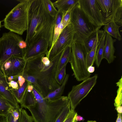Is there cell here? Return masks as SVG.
Returning <instances> with one entry per match:
<instances>
[{"instance_id":"obj_11","label":"cell","mask_w":122,"mask_h":122,"mask_svg":"<svg viewBox=\"0 0 122 122\" xmlns=\"http://www.w3.org/2000/svg\"><path fill=\"white\" fill-rule=\"evenodd\" d=\"M73 39V32L70 23L62 30L55 44L46 54L51 61L61 51L71 46Z\"/></svg>"},{"instance_id":"obj_27","label":"cell","mask_w":122,"mask_h":122,"mask_svg":"<svg viewBox=\"0 0 122 122\" xmlns=\"http://www.w3.org/2000/svg\"><path fill=\"white\" fill-rule=\"evenodd\" d=\"M45 8L47 12L52 17H55L58 10L54 7L53 2L50 0H43Z\"/></svg>"},{"instance_id":"obj_22","label":"cell","mask_w":122,"mask_h":122,"mask_svg":"<svg viewBox=\"0 0 122 122\" xmlns=\"http://www.w3.org/2000/svg\"><path fill=\"white\" fill-rule=\"evenodd\" d=\"M29 82L25 81L21 87H19L18 89L11 88L10 89L17 102L20 104L22 102L25 94L27 90Z\"/></svg>"},{"instance_id":"obj_34","label":"cell","mask_w":122,"mask_h":122,"mask_svg":"<svg viewBox=\"0 0 122 122\" xmlns=\"http://www.w3.org/2000/svg\"><path fill=\"white\" fill-rule=\"evenodd\" d=\"M63 14L62 12L58 11V13L55 17V26H57L61 24Z\"/></svg>"},{"instance_id":"obj_46","label":"cell","mask_w":122,"mask_h":122,"mask_svg":"<svg viewBox=\"0 0 122 122\" xmlns=\"http://www.w3.org/2000/svg\"><path fill=\"white\" fill-rule=\"evenodd\" d=\"M0 122H6V117L4 116L0 115Z\"/></svg>"},{"instance_id":"obj_31","label":"cell","mask_w":122,"mask_h":122,"mask_svg":"<svg viewBox=\"0 0 122 122\" xmlns=\"http://www.w3.org/2000/svg\"><path fill=\"white\" fill-rule=\"evenodd\" d=\"M66 65L64 66L55 77V79L57 83L60 85H61L66 75Z\"/></svg>"},{"instance_id":"obj_37","label":"cell","mask_w":122,"mask_h":122,"mask_svg":"<svg viewBox=\"0 0 122 122\" xmlns=\"http://www.w3.org/2000/svg\"><path fill=\"white\" fill-rule=\"evenodd\" d=\"M25 80L22 75L19 76L18 78L17 82L19 87L21 86L25 82Z\"/></svg>"},{"instance_id":"obj_29","label":"cell","mask_w":122,"mask_h":122,"mask_svg":"<svg viewBox=\"0 0 122 122\" xmlns=\"http://www.w3.org/2000/svg\"><path fill=\"white\" fill-rule=\"evenodd\" d=\"M19 122H33L32 116L29 115L24 109H20Z\"/></svg>"},{"instance_id":"obj_43","label":"cell","mask_w":122,"mask_h":122,"mask_svg":"<svg viewBox=\"0 0 122 122\" xmlns=\"http://www.w3.org/2000/svg\"><path fill=\"white\" fill-rule=\"evenodd\" d=\"M75 119L77 122L78 121H83L84 120V119L80 115H78V114L76 116Z\"/></svg>"},{"instance_id":"obj_39","label":"cell","mask_w":122,"mask_h":122,"mask_svg":"<svg viewBox=\"0 0 122 122\" xmlns=\"http://www.w3.org/2000/svg\"><path fill=\"white\" fill-rule=\"evenodd\" d=\"M18 46L21 49H25L27 47V44L25 41L22 40L19 42Z\"/></svg>"},{"instance_id":"obj_4","label":"cell","mask_w":122,"mask_h":122,"mask_svg":"<svg viewBox=\"0 0 122 122\" xmlns=\"http://www.w3.org/2000/svg\"><path fill=\"white\" fill-rule=\"evenodd\" d=\"M18 1L20 3L5 16L3 25L10 31L22 35L27 30L28 10L31 0Z\"/></svg>"},{"instance_id":"obj_16","label":"cell","mask_w":122,"mask_h":122,"mask_svg":"<svg viewBox=\"0 0 122 122\" xmlns=\"http://www.w3.org/2000/svg\"><path fill=\"white\" fill-rule=\"evenodd\" d=\"M79 0H58L53 2L58 11L64 14L73 8L78 3Z\"/></svg>"},{"instance_id":"obj_36","label":"cell","mask_w":122,"mask_h":122,"mask_svg":"<svg viewBox=\"0 0 122 122\" xmlns=\"http://www.w3.org/2000/svg\"><path fill=\"white\" fill-rule=\"evenodd\" d=\"M8 84L10 89L12 88L13 89H17L19 88V85L17 81H12L8 82Z\"/></svg>"},{"instance_id":"obj_15","label":"cell","mask_w":122,"mask_h":122,"mask_svg":"<svg viewBox=\"0 0 122 122\" xmlns=\"http://www.w3.org/2000/svg\"><path fill=\"white\" fill-rule=\"evenodd\" d=\"M116 41L109 34L106 33L103 55V59H105L109 63L113 62L116 58L114 55L115 49L114 43Z\"/></svg>"},{"instance_id":"obj_19","label":"cell","mask_w":122,"mask_h":122,"mask_svg":"<svg viewBox=\"0 0 122 122\" xmlns=\"http://www.w3.org/2000/svg\"><path fill=\"white\" fill-rule=\"evenodd\" d=\"M69 75L66 74L62 84L56 89L49 94L44 98L46 99L54 100L57 99L62 96L65 86L68 81Z\"/></svg>"},{"instance_id":"obj_3","label":"cell","mask_w":122,"mask_h":122,"mask_svg":"<svg viewBox=\"0 0 122 122\" xmlns=\"http://www.w3.org/2000/svg\"><path fill=\"white\" fill-rule=\"evenodd\" d=\"M36 103L27 108L34 122H54L63 108L70 102L67 96H62L54 100L45 99L34 86L32 91Z\"/></svg>"},{"instance_id":"obj_7","label":"cell","mask_w":122,"mask_h":122,"mask_svg":"<svg viewBox=\"0 0 122 122\" xmlns=\"http://www.w3.org/2000/svg\"><path fill=\"white\" fill-rule=\"evenodd\" d=\"M18 34L10 32L3 34L0 38V66L12 55L24 58V49L20 48L19 42L22 40Z\"/></svg>"},{"instance_id":"obj_45","label":"cell","mask_w":122,"mask_h":122,"mask_svg":"<svg viewBox=\"0 0 122 122\" xmlns=\"http://www.w3.org/2000/svg\"><path fill=\"white\" fill-rule=\"evenodd\" d=\"M122 114L118 113L116 122H122Z\"/></svg>"},{"instance_id":"obj_35","label":"cell","mask_w":122,"mask_h":122,"mask_svg":"<svg viewBox=\"0 0 122 122\" xmlns=\"http://www.w3.org/2000/svg\"><path fill=\"white\" fill-rule=\"evenodd\" d=\"M20 110H18L15 108L12 110L10 113L11 114L15 121L18 120L19 119L20 116Z\"/></svg>"},{"instance_id":"obj_13","label":"cell","mask_w":122,"mask_h":122,"mask_svg":"<svg viewBox=\"0 0 122 122\" xmlns=\"http://www.w3.org/2000/svg\"><path fill=\"white\" fill-rule=\"evenodd\" d=\"M49 45L46 40L42 38L29 47L24 49V58L27 61L43 54H46L48 51Z\"/></svg>"},{"instance_id":"obj_44","label":"cell","mask_w":122,"mask_h":122,"mask_svg":"<svg viewBox=\"0 0 122 122\" xmlns=\"http://www.w3.org/2000/svg\"><path fill=\"white\" fill-rule=\"evenodd\" d=\"M115 108L118 113L122 114V106H119Z\"/></svg>"},{"instance_id":"obj_5","label":"cell","mask_w":122,"mask_h":122,"mask_svg":"<svg viewBox=\"0 0 122 122\" xmlns=\"http://www.w3.org/2000/svg\"><path fill=\"white\" fill-rule=\"evenodd\" d=\"M71 53L69 62L75 77L78 81L89 77L91 73L87 71V53L83 44L73 41L71 46Z\"/></svg>"},{"instance_id":"obj_14","label":"cell","mask_w":122,"mask_h":122,"mask_svg":"<svg viewBox=\"0 0 122 122\" xmlns=\"http://www.w3.org/2000/svg\"><path fill=\"white\" fill-rule=\"evenodd\" d=\"M6 76L0 67V98L7 100L15 109L19 110L20 107L10 90Z\"/></svg>"},{"instance_id":"obj_33","label":"cell","mask_w":122,"mask_h":122,"mask_svg":"<svg viewBox=\"0 0 122 122\" xmlns=\"http://www.w3.org/2000/svg\"><path fill=\"white\" fill-rule=\"evenodd\" d=\"M77 115V113L75 110H71L63 122H77L75 119V117Z\"/></svg>"},{"instance_id":"obj_40","label":"cell","mask_w":122,"mask_h":122,"mask_svg":"<svg viewBox=\"0 0 122 122\" xmlns=\"http://www.w3.org/2000/svg\"><path fill=\"white\" fill-rule=\"evenodd\" d=\"M6 76L7 81L10 82L12 81H17L18 76Z\"/></svg>"},{"instance_id":"obj_42","label":"cell","mask_w":122,"mask_h":122,"mask_svg":"<svg viewBox=\"0 0 122 122\" xmlns=\"http://www.w3.org/2000/svg\"><path fill=\"white\" fill-rule=\"evenodd\" d=\"M95 67L92 66H90L88 67L87 70L89 73H91L94 72L95 71Z\"/></svg>"},{"instance_id":"obj_38","label":"cell","mask_w":122,"mask_h":122,"mask_svg":"<svg viewBox=\"0 0 122 122\" xmlns=\"http://www.w3.org/2000/svg\"><path fill=\"white\" fill-rule=\"evenodd\" d=\"M6 122H19V120L15 121L14 119V118L11 114L10 113L5 117Z\"/></svg>"},{"instance_id":"obj_20","label":"cell","mask_w":122,"mask_h":122,"mask_svg":"<svg viewBox=\"0 0 122 122\" xmlns=\"http://www.w3.org/2000/svg\"><path fill=\"white\" fill-rule=\"evenodd\" d=\"M71 46L67 47L64 49L57 66L56 76L62 68L69 62L71 53Z\"/></svg>"},{"instance_id":"obj_32","label":"cell","mask_w":122,"mask_h":122,"mask_svg":"<svg viewBox=\"0 0 122 122\" xmlns=\"http://www.w3.org/2000/svg\"><path fill=\"white\" fill-rule=\"evenodd\" d=\"M61 24L57 26H55L54 36L52 46L50 50H50L52 47L62 31L61 28Z\"/></svg>"},{"instance_id":"obj_1","label":"cell","mask_w":122,"mask_h":122,"mask_svg":"<svg viewBox=\"0 0 122 122\" xmlns=\"http://www.w3.org/2000/svg\"><path fill=\"white\" fill-rule=\"evenodd\" d=\"M55 20V18L51 16L46 10L43 0H31L25 41L27 47L43 38L48 41L49 50L53 41Z\"/></svg>"},{"instance_id":"obj_18","label":"cell","mask_w":122,"mask_h":122,"mask_svg":"<svg viewBox=\"0 0 122 122\" xmlns=\"http://www.w3.org/2000/svg\"><path fill=\"white\" fill-rule=\"evenodd\" d=\"M104 31L101 30L96 41L91 51L88 53L87 56V63L88 67L92 66L95 61L96 52L99 44Z\"/></svg>"},{"instance_id":"obj_17","label":"cell","mask_w":122,"mask_h":122,"mask_svg":"<svg viewBox=\"0 0 122 122\" xmlns=\"http://www.w3.org/2000/svg\"><path fill=\"white\" fill-rule=\"evenodd\" d=\"M120 26H121L116 24L114 21H112L104 26L103 28V30L106 33L118 40L121 41L122 37L119 31Z\"/></svg>"},{"instance_id":"obj_9","label":"cell","mask_w":122,"mask_h":122,"mask_svg":"<svg viewBox=\"0 0 122 122\" xmlns=\"http://www.w3.org/2000/svg\"><path fill=\"white\" fill-rule=\"evenodd\" d=\"M102 15L108 23L114 21L122 25V0H96Z\"/></svg>"},{"instance_id":"obj_12","label":"cell","mask_w":122,"mask_h":122,"mask_svg":"<svg viewBox=\"0 0 122 122\" xmlns=\"http://www.w3.org/2000/svg\"><path fill=\"white\" fill-rule=\"evenodd\" d=\"M26 61L23 58L12 55L5 61L1 68L6 76L22 75Z\"/></svg>"},{"instance_id":"obj_26","label":"cell","mask_w":122,"mask_h":122,"mask_svg":"<svg viewBox=\"0 0 122 122\" xmlns=\"http://www.w3.org/2000/svg\"><path fill=\"white\" fill-rule=\"evenodd\" d=\"M122 78L121 77L119 81L116 83L117 86L118 88L117 91V94L115 100L114 105L116 108L120 106H122Z\"/></svg>"},{"instance_id":"obj_30","label":"cell","mask_w":122,"mask_h":122,"mask_svg":"<svg viewBox=\"0 0 122 122\" xmlns=\"http://www.w3.org/2000/svg\"><path fill=\"white\" fill-rule=\"evenodd\" d=\"M73 8L70 9L63 14L61 25L62 30L70 23L71 11Z\"/></svg>"},{"instance_id":"obj_21","label":"cell","mask_w":122,"mask_h":122,"mask_svg":"<svg viewBox=\"0 0 122 122\" xmlns=\"http://www.w3.org/2000/svg\"><path fill=\"white\" fill-rule=\"evenodd\" d=\"M36 103V99L32 92H29L27 90L22 101L20 104V109L23 108L27 109L28 107L34 105Z\"/></svg>"},{"instance_id":"obj_47","label":"cell","mask_w":122,"mask_h":122,"mask_svg":"<svg viewBox=\"0 0 122 122\" xmlns=\"http://www.w3.org/2000/svg\"><path fill=\"white\" fill-rule=\"evenodd\" d=\"M87 122H97L96 121H88Z\"/></svg>"},{"instance_id":"obj_28","label":"cell","mask_w":122,"mask_h":122,"mask_svg":"<svg viewBox=\"0 0 122 122\" xmlns=\"http://www.w3.org/2000/svg\"><path fill=\"white\" fill-rule=\"evenodd\" d=\"M70 110V102L63 108L54 122H63Z\"/></svg>"},{"instance_id":"obj_10","label":"cell","mask_w":122,"mask_h":122,"mask_svg":"<svg viewBox=\"0 0 122 122\" xmlns=\"http://www.w3.org/2000/svg\"><path fill=\"white\" fill-rule=\"evenodd\" d=\"M97 77L96 74L72 86L67 96L70 102L71 110L74 111L80 102L87 95L96 84Z\"/></svg>"},{"instance_id":"obj_41","label":"cell","mask_w":122,"mask_h":122,"mask_svg":"<svg viewBox=\"0 0 122 122\" xmlns=\"http://www.w3.org/2000/svg\"><path fill=\"white\" fill-rule=\"evenodd\" d=\"M33 88L34 86L33 84L29 82L27 90L29 92H32Z\"/></svg>"},{"instance_id":"obj_24","label":"cell","mask_w":122,"mask_h":122,"mask_svg":"<svg viewBox=\"0 0 122 122\" xmlns=\"http://www.w3.org/2000/svg\"><path fill=\"white\" fill-rule=\"evenodd\" d=\"M101 30H99L92 33L83 44L87 53L91 51L93 47Z\"/></svg>"},{"instance_id":"obj_23","label":"cell","mask_w":122,"mask_h":122,"mask_svg":"<svg viewBox=\"0 0 122 122\" xmlns=\"http://www.w3.org/2000/svg\"><path fill=\"white\" fill-rule=\"evenodd\" d=\"M106 33L104 34L100 41L96 53L95 61L98 67L99 66L101 61L103 59V55L105 43Z\"/></svg>"},{"instance_id":"obj_6","label":"cell","mask_w":122,"mask_h":122,"mask_svg":"<svg viewBox=\"0 0 122 122\" xmlns=\"http://www.w3.org/2000/svg\"><path fill=\"white\" fill-rule=\"evenodd\" d=\"M70 23L73 32V41L83 44L92 33L97 31L85 18L78 3L71 10Z\"/></svg>"},{"instance_id":"obj_8","label":"cell","mask_w":122,"mask_h":122,"mask_svg":"<svg viewBox=\"0 0 122 122\" xmlns=\"http://www.w3.org/2000/svg\"><path fill=\"white\" fill-rule=\"evenodd\" d=\"M79 7L87 20L96 30L108 23L103 18L96 0H79Z\"/></svg>"},{"instance_id":"obj_25","label":"cell","mask_w":122,"mask_h":122,"mask_svg":"<svg viewBox=\"0 0 122 122\" xmlns=\"http://www.w3.org/2000/svg\"><path fill=\"white\" fill-rule=\"evenodd\" d=\"M15 108L8 102H0V115L6 117L11 111Z\"/></svg>"},{"instance_id":"obj_2","label":"cell","mask_w":122,"mask_h":122,"mask_svg":"<svg viewBox=\"0 0 122 122\" xmlns=\"http://www.w3.org/2000/svg\"><path fill=\"white\" fill-rule=\"evenodd\" d=\"M64 50L48 63L44 64L41 60L45 54L27 61L23 73L35 78L37 88L44 97L60 86L56 82L55 76L57 66Z\"/></svg>"}]
</instances>
